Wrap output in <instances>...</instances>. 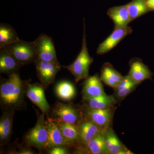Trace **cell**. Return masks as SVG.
<instances>
[{"label": "cell", "mask_w": 154, "mask_h": 154, "mask_svg": "<svg viewBox=\"0 0 154 154\" xmlns=\"http://www.w3.org/2000/svg\"><path fill=\"white\" fill-rule=\"evenodd\" d=\"M34 42L38 59L60 64L57 60L54 43L51 37L41 34Z\"/></svg>", "instance_id": "8992f818"}, {"label": "cell", "mask_w": 154, "mask_h": 154, "mask_svg": "<svg viewBox=\"0 0 154 154\" xmlns=\"http://www.w3.org/2000/svg\"><path fill=\"white\" fill-rule=\"evenodd\" d=\"M84 101L86 106L96 109H107L115 107L117 102L114 95H108L106 94Z\"/></svg>", "instance_id": "44dd1931"}, {"label": "cell", "mask_w": 154, "mask_h": 154, "mask_svg": "<svg viewBox=\"0 0 154 154\" xmlns=\"http://www.w3.org/2000/svg\"><path fill=\"white\" fill-rule=\"evenodd\" d=\"M50 154H69L68 147H66L57 146L53 148L48 150Z\"/></svg>", "instance_id": "4316f807"}, {"label": "cell", "mask_w": 154, "mask_h": 154, "mask_svg": "<svg viewBox=\"0 0 154 154\" xmlns=\"http://www.w3.org/2000/svg\"><path fill=\"white\" fill-rule=\"evenodd\" d=\"M50 117L58 123L64 122L78 126L83 118L82 107L72 103L57 102L51 110Z\"/></svg>", "instance_id": "3957f363"}, {"label": "cell", "mask_w": 154, "mask_h": 154, "mask_svg": "<svg viewBox=\"0 0 154 154\" xmlns=\"http://www.w3.org/2000/svg\"><path fill=\"white\" fill-rule=\"evenodd\" d=\"M146 4L149 10H154V0H146Z\"/></svg>", "instance_id": "f1b7e54d"}, {"label": "cell", "mask_w": 154, "mask_h": 154, "mask_svg": "<svg viewBox=\"0 0 154 154\" xmlns=\"http://www.w3.org/2000/svg\"><path fill=\"white\" fill-rule=\"evenodd\" d=\"M107 14L113 21L115 27H128L131 22L127 5L110 8Z\"/></svg>", "instance_id": "ac0fdd59"}, {"label": "cell", "mask_w": 154, "mask_h": 154, "mask_svg": "<svg viewBox=\"0 0 154 154\" xmlns=\"http://www.w3.org/2000/svg\"><path fill=\"white\" fill-rule=\"evenodd\" d=\"M4 48L23 66L34 63L38 59L34 41L19 39Z\"/></svg>", "instance_id": "5b68a950"}, {"label": "cell", "mask_w": 154, "mask_h": 154, "mask_svg": "<svg viewBox=\"0 0 154 154\" xmlns=\"http://www.w3.org/2000/svg\"><path fill=\"white\" fill-rule=\"evenodd\" d=\"M36 66V75L44 89L54 82L56 75L60 70V64L37 60L34 63Z\"/></svg>", "instance_id": "ba28073f"}, {"label": "cell", "mask_w": 154, "mask_h": 154, "mask_svg": "<svg viewBox=\"0 0 154 154\" xmlns=\"http://www.w3.org/2000/svg\"><path fill=\"white\" fill-rule=\"evenodd\" d=\"M85 24L84 21V32L82 49L73 63L67 66H62L68 70L75 78L76 83L86 80L89 77V69L94 62V59L89 54L85 34Z\"/></svg>", "instance_id": "7a4b0ae2"}, {"label": "cell", "mask_w": 154, "mask_h": 154, "mask_svg": "<svg viewBox=\"0 0 154 154\" xmlns=\"http://www.w3.org/2000/svg\"><path fill=\"white\" fill-rule=\"evenodd\" d=\"M15 110L3 112L0 119V143L1 146L7 144L10 140L13 130V123Z\"/></svg>", "instance_id": "2e32d148"}, {"label": "cell", "mask_w": 154, "mask_h": 154, "mask_svg": "<svg viewBox=\"0 0 154 154\" xmlns=\"http://www.w3.org/2000/svg\"><path fill=\"white\" fill-rule=\"evenodd\" d=\"M26 94L28 99L41 110L46 113L50 110V106L45 96L44 88L41 84L28 83L26 88Z\"/></svg>", "instance_id": "7c38bea8"}, {"label": "cell", "mask_w": 154, "mask_h": 154, "mask_svg": "<svg viewBox=\"0 0 154 154\" xmlns=\"http://www.w3.org/2000/svg\"><path fill=\"white\" fill-rule=\"evenodd\" d=\"M139 84L133 81L128 75L123 76L121 82L114 88V95L117 100H123L134 91Z\"/></svg>", "instance_id": "7402d4cb"}, {"label": "cell", "mask_w": 154, "mask_h": 154, "mask_svg": "<svg viewBox=\"0 0 154 154\" xmlns=\"http://www.w3.org/2000/svg\"><path fill=\"white\" fill-rule=\"evenodd\" d=\"M45 113L37 114V121L34 127L25 137V142L29 147H33L39 151L45 149L48 140V131L45 119Z\"/></svg>", "instance_id": "277c9868"}, {"label": "cell", "mask_w": 154, "mask_h": 154, "mask_svg": "<svg viewBox=\"0 0 154 154\" xmlns=\"http://www.w3.org/2000/svg\"><path fill=\"white\" fill-rule=\"evenodd\" d=\"M45 122L48 131V140L45 149L49 150L57 146H72L64 137L57 122L50 117H48Z\"/></svg>", "instance_id": "30bf717a"}, {"label": "cell", "mask_w": 154, "mask_h": 154, "mask_svg": "<svg viewBox=\"0 0 154 154\" xmlns=\"http://www.w3.org/2000/svg\"><path fill=\"white\" fill-rule=\"evenodd\" d=\"M128 75L134 82L139 85L145 80L150 79L152 73L142 62L139 60H135L130 64Z\"/></svg>", "instance_id": "d6986e66"}, {"label": "cell", "mask_w": 154, "mask_h": 154, "mask_svg": "<svg viewBox=\"0 0 154 154\" xmlns=\"http://www.w3.org/2000/svg\"><path fill=\"white\" fill-rule=\"evenodd\" d=\"M83 117L88 119L102 128L111 127L115 107L107 109H93L84 105Z\"/></svg>", "instance_id": "52a82bcc"}, {"label": "cell", "mask_w": 154, "mask_h": 154, "mask_svg": "<svg viewBox=\"0 0 154 154\" xmlns=\"http://www.w3.org/2000/svg\"><path fill=\"white\" fill-rule=\"evenodd\" d=\"M19 39L14 28L9 25L1 23L0 25V48L5 47Z\"/></svg>", "instance_id": "603a6c76"}, {"label": "cell", "mask_w": 154, "mask_h": 154, "mask_svg": "<svg viewBox=\"0 0 154 154\" xmlns=\"http://www.w3.org/2000/svg\"><path fill=\"white\" fill-rule=\"evenodd\" d=\"M57 123L62 133L66 140L72 146L76 145L79 135L78 126L64 122H57Z\"/></svg>", "instance_id": "d4e9b609"}, {"label": "cell", "mask_w": 154, "mask_h": 154, "mask_svg": "<svg viewBox=\"0 0 154 154\" xmlns=\"http://www.w3.org/2000/svg\"><path fill=\"white\" fill-rule=\"evenodd\" d=\"M78 128L79 135L76 145L77 148L85 145L105 129L84 117L78 125Z\"/></svg>", "instance_id": "9c48e42d"}, {"label": "cell", "mask_w": 154, "mask_h": 154, "mask_svg": "<svg viewBox=\"0 0 154 154\" xmlns=\"http://www.w3.org/2000/svg\"><path fill=\"white\" fill-rule=\"evenodd\" d=\"M77 149L79 150L77 152L80 153L108 154L105 146L104 131L97 135L85 145Z\"/></svg>", "instance_id": "e0dca14e"}, {"label": "cell", "mask_w": 154, "mask_h": 154, "mask_svg": "<svg viewBox=\"0 0 154 154\" xmlns=\"http://www.w3.org/2000/svg\"><path fill=\"white\" fill-rule=\"evenodd\" d=\"M30 81L21 79L18 73L9 75L8 79H1L0 103L3 111L22 110L26 108L25 96Z\"/></svg>", "instance_id": "6da1fadb"}, {"label": "cell", "mask_w": 154, "mask_h": 154, "mask_svg": "<svg viewBox=\"0 0 154 154\" xmlns=\"http://www.w3.org/2000/svg\"><path fill=\"white\" fill-rule=\"evenodd\" d=\"M100 78L105 85L114 89L121 82L123 76L111 64L106 63L101 69Z\"/></svg>", "instance_id": "ffe728a7"}, {"label": "cell", "mask_w": 154, "mask_h": 154, "mask_svg": "<svg viewBox=\"0 0 154 154\" xmlns=\"http://www.w3.org/2000/svg\"><path fill=\"white\" fill-rule=\"evenodd\" d=\"M102 82L97 74L85 80L82 92L84 100L105 94Z\"/></svg>", "instance_id": "5bb4252c"}, {"label": "cell", "mask_w": 154, "mask_h": 154, "mask_svg": "<svg viewBox=\"0 0 154 154\" xmlns=\"http://www.w3.org/2000/svg\"><path fill=\"white\" fill-rule=\"evenodd\" d=\"M15 154H33V152L31 150L28 149H23L20 150L19 151L15 152Z\"/></svg>", "instance_id": "83f0119b"}, {"label": "cell", "mask_w": 154, "mask_h": 154, "mask_svg": "<svg viewBox=\"0 0 154 154\" xmlns=\"http://www.w3.org/2000/svg\"><path fill=\"white\" fill-rule=\"evenodd\" d=\"M127 5L131 21L150 10L147 5L146 0H133Z\"/></svg>", "instance_id": "484cf974"}, {"label": "cell", "mask_w": 154, "mask_h": 154, "mask_svg": "<svg viewBox=\"0 0 154 154\" xmlns=\"http://www.w3.org/2000/svg\"><path fill=\"white\" fill-rule=\"evenodd\" d=\"M104 136L108 154H132L122 143L112 127L105 130Z\"/></svg>", "instance_id": "4fadbf2b"}, {"label": "cell", "mask_w": 154, "mask_h": 154, "mask_svg": "<svg viewBox=\"0 0 154 154\" xmlns=\"http://www.w3.org/2000/svg\"><path fill=\"white\" fill-rule=\"evenodd\" d=\"M0 51V72L9 75L17 73L23 65L11 55L5 48Z\"/></svg>", "instance_id": "9a60e30c"}, {"label": "cell", "mask_w": 154, "mask_h": 154, "mask_svg": "<svg viewBox=\"0 0 154 154\" xmlns=\"http://www.w3.org/2000/svg\"><path fill=\"white\" fill-rule=\"evenodd\" d=\"M132 32L131 28L126 27H115L112 33L99 45L96 52L102 55L113 49L120 41Z\"/></svg>", "instance_id": "8fae6325"}, {"label": "cell", "mask_w": 154, "mask_h": 154, "mask_svg": "<svg viewBox=\"0 0 154 154\" xmlns=\"http://www.w3.org/2000/svg\"><path fill=\"white\" fill-rule=\"evenodd\" d=\"M55 92L59 98L65 101H69L74 99L76 94L75 86L67 81H63L57 85Z\"/></svg>", "instance_id": "cb8c5ba5"}]
</instances>
